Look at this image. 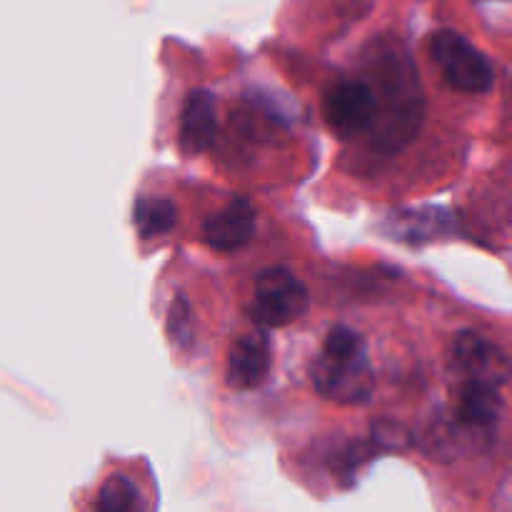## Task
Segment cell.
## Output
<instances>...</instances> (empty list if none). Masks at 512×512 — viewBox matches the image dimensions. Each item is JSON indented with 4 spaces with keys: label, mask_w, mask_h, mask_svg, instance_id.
Listing matches in <instances>:
<instances>
[{
    "label": "cell",
    "mask_w": 512,
    "mask_h": 512,
    "mask_svg": "<svg viewBox=\"0 0 512 512\" xmlns=\"http://www.w3.org/2000/svg\"><path fill=\"white\" fill-rule=\"evenodd\" d=\"M375 75V123L370 128L373 143L385 153L400 150L413 140L423 120V93L408 53L400 48H380L373 55Z\"/></svg>",
    "instance_id": "obj_1"
},
{
    "label": "cell",
    "mask_w": 512,
    "mask_h": 512,
    "mask_svg": "<svg viewBox=\"0 0 512 512\" xmlns=\"http://www.w3.org/2000/svg\"><path fill=\"white\" fill-rule=\"evenodd\" d=\"M430 55L448 85L460 93H485L493 85L495 73L490 60L455 30H438L430 38Z\"/></svg>",
    "instance_id": "obj_2"
},
{
    "label": "cell",
    "mask_w": 512,
    "mask_h": 512,
    "mask_svg": "<svg viewBox=\"0 0 512 512\" xmlns=\"http://www.w3.org/2000/svg\"><path fill=\"white\" fill-rule=\"evenodd\" d=\"M310 380L323 398L340 405L368 403L375 390V373L370 368L368 353L353 358L320 353L310 363Z\"/></svg>",
    "instance_id": "obj_3"
},
{
    "label": "cell",
    "mask_w": 512,
    "mask_h": 512,
    "mask_svg": "<svg viewBox=\"0 0 512 512\" xmlns=\"http://www.w3.org/2000/svg\"><path fill=\"white\" fill-rule=\"evenodd\" d=\"M308 303V290L290 270L270 268L260 273L258 280H255L250 315L260 325L283 328V325H290L303 318Z\"/></svg>",
    "instance_id": "obj_4"
},
{
    "label": "cell",
    "mask_w": 512,
    "mask_h": 512,
    "mask_svg": "<svg viewBox=\"0 0 512 512\" xmlns=\"http://www.w3.org/2000/svg\"><path fill=\"white\" fill-rule=\"evenodd\" d=\"M450 365L463 383L505 385L512 378V358L500 345L475 330H463L450 345Z\"/></svg>",
    "instance_id": "obj_5"
},
{
    "label": "cell",
    "mask_w": 512,
    "mask_h": 512,
    "mask_svg": "<svg viewBox=\"0 0 512 512\" xmlns=\"http://www.w3.org/2000/svg\"><path fill=\"white\" fill-rule=\"evenodd\" d=\"M378 103L365 80H343L333 85L323 100V118L338 138L348 140L373 128Z\"/></svg>",
    "instance_id": "obj_6"
},
{
    "label": "cell",
    "mask_w": 512,
    "mask_h": 512,
    "mask_svg": "<svg viewBox=\"0 0 512 512\" xmlns=\"http://www.w3.org/2000/svg\"><path fill=\"white\" fill-rule=\"evenodd\" d=\"M255 230V208L250 200L233 198L225 208L210 215L203 225V238L218 253L243 248Z\"/></svg>",
    "instance_id": "obj_7"
},
{
    "label": "cell",
    "mask_w": 512,
    "mask_h": 512,
    "mask_svg": "<svg viewBox=\"0 0 512 512\" xmlns=\"http://www.w3.org/2000/svg\"><path fill=\"white\" fill-rule=\"evenodd\" d=\"M218 130V108L208 90H193L180 110L178 145L185 155H200L210 148Z\"/></svg>",
    "instance_id": "obj_8"
},
{
    "label": "cell",
    "mask_w": 512,
    "mask_h": 512,
    "mask_svg": "<svg viewBox=\"0 0 512 512\" xmlns=\"http://www.w3.org/2000/svg\"><path fill=\"white\" fill-rule=\"evenodd\" d=\"M270 370V340L255 330L233 343L228 355V385L233 390H253L263 385Z\"/></svg>",
    "instance_id": "obj_9"
},
{
    "label": "cell",
    "mask_w": 512,
    "mask_h": 512,
    "mask_svg": "<svg viewBox=\"0 0 512 512\" xmlns=\"http://www.w3.org/2000/svg\"><path fill=\"white\" fill-rule=\"evenodd\" d=\"M503 413V398H500V388L483 383H460L458 393V408H455V418L473 428L475 433L490 435L495 423Z\"/></svg>",
    "instance_id": "obj_10"
},
{
    "label": "cell",
    "mask_w": 512,
    "mask_h": 512,
    "mask_svg": "<svg viewBox=\"0 0 512 512\" xmlns=\"http://www.w3.org/2000/svg\"><path fill=\"white\" fill-rule=\"evenodd\" d=\"M178 220V210H175L173 200L168 198H153V195H145L138 198L133 208V223L135 230L140 233V238H160V235L170 233Z\"/></svg>",
    "instance_id": "obj_11"
},
{
    "label": "cell",
    "mask_w": 512,
    "mask_h": 512,
    "mask_svg": "<svg viewBox=\"0 0 512 512\" xmlns=\"http://www.w3.org/2000/svg\"><path fill=\"white\" fill-rule=\"evenodd\" d=\"M135 500H138V490H135L133 480L125 475H110L98 490V512H133Z\"/></svg>",
    "instance_id": "obj_12"
},
{
    "label": "cell",
    "mask_w": 512,
    "mask_h": 512,
    "mask_svg": "<svg viewBox=\"0 0 512 512\" xmlns=\"http://www.w3.org/2000/svg\"><path fill=\"white\" fill-rule=\"evenodd\" d=\"M168 335L178 348L193 343V310L185 295H175L168 308Z\"/></svg>",
    "instance_id": "obj_13"
},
{
    "label": "cell",
    "mask_w": 512,
    "mask_h": 512,
    "mask_svg": "<svg viewBox=\"0 0 512 512\" xmlns=\"http://www.w3.org/2000/svg\"><path fill=\"white\" fill-rule=\"evenodd\" d=\"M375 440H378L380 445H385V448H400V445H405V433L400 425L395 423H380L375 425Z\"/></svg>",
    "instance_id": "obj_14"
}]
</instances>
